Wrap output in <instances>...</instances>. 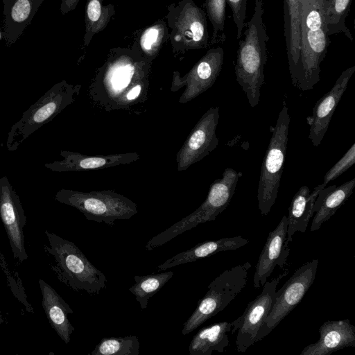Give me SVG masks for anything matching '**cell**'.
<instances>
[{
	"mask_svg": "<svg viewBox=\"0 0 355 355\" xmlns=\"http://www.w3.org/2000/svg\"><path fill=\"white\" fill-rule=\"evenodd\" d=\"M354 71L355 66L343 71L333 87L315 103L312 115L306 117V122L310 127L309 138L315 147L321 144L333 114Z\"/></svg>",
	"mask_w": 355,
	"mask_h": 355,
	"instance_id": "2e32d148",
	"label": "cell"
},
{
	"mask_svg": "<svg viewBox=\"0 0 355 355\" xmlns=\"http://www.w3.org/2000/svg\"><path fill=\"white\" fill-rule=\"evenodd\" d=\"M3 318H2V315H1V309H0V325L1 324V323L3 322Z\"/></svg>",
	"mask_w": 355,
	"mask_h": 355,
	"instance_id": "8d00e7d4",
	"label": "cell"
},
{
	"mask_svg": "<svg viewBox=\"0 0 355 355\" xmlns=\"http://www.w3.org/2000/svg\"><path fill=\"white\" fill-rule=\"evenodd\" d=\"M352 0H324V16L329 35L342 33L351 42L352 35L345 24Z\"/></svg>",
	"mask_w": 355,
	"mask_h": 355,
	"instance_id": "f546056e",
	"label": "cell"
},
{
	"mask_svg": "<svg viewBox=\"0 0 355 355\" xmlns=\"http://www.w3.org/2000/svg\"><path fill=\"white\" fill-rule=\"evenodd\" d=\"M61 160L44 164V167L54 172L98 170L131 164L140 157L137 152L114 153L106 155H87L78 152L61 150Z\"/></svg>",
	"mask_w": 355,
	"mask_h": 355,
	"instance_id": "ac0fdd59",
	"label": "cell"
},
{
	"mask_svg": "<svg viewBox=\"0 0 355 355\" xmlns=\"http://www.w3.org/2000/svg\"><path fill=\"white\" fill-rule=\"evenodd\" d=\"M287 225V216H284L268 234L255 267L253 284L256 289L264 285L277 266L284 268L287 261L290 251L286 240Z\"/></svg>",
	"mask_w": 355,
	"mask_h": 355,
	"instance_id": "e0dca14e",
	"label": "cell"
},
{
	"mask_svg": "<svg viewBox=\"0 0 355 355\" xmlns=\"http://www.w3.org/2000/svg\"><path fill=\"white\" fill-rule=\"evenodd\" d=\"M232 322H218L199 330L193 337L189 347L190 355H211L215 351L223 352L229 345L228 334Z\"/></svg>",
	"mask_w": 355,
	"mask_h": 355,
	"instance_id": "484cf974",
	"label": "cell"
},
{
	"mask_svg": "<svg viewBox=\"0 0 355 355\" xmlns=\"http://www.w3.org/2000/svg\"><path fill=\"white\" fill-rule=\"evenodd\" d=\"M140 344L135 336L105 337L95 346L91 355H139Z\"/></svg>",
	"mask_w": 355,
	"mask_h": 355,
	"instance_id": "4dcf8cb0",
	"label": "cell"
},
{
	"mask_svg": "<svg viewBox=\"0 0 355 355\" xmlns=\"http://www.w3.org/2000/svg\"><path fill=\"white\" fill-rule=\"evenodd\" d=\"M263 0H255L254 13L247 24L244 37L240 40L236 51V81L251 107H254L259 102L261 87L264 83L263 69L267 62L269 37L263 21Z\"/></svg>",
	"mask_w": 355,
	"mask_h": 355,
	"instance_id": "7a4b0ae2",
	"label": "cell"
},
{
	"mask_svg": "<svg viewBox=\"0 0 355 355\" xmlns=\"http://www.w3.org/2000/svg\"><path fill=\"white\" fill-rule=\"evenodd\" d=\"M2 1L3 3V8H6L8 5L10 0H2Z\"/></svg>",
	"mask_w": 355,
	"mask_h": 355,
	"instance_id": "d590c367",
	"label": "cell"
},
{
	"mask_svg": "<svg viewBox=\"0 0 355 355\" xmlns=\"http://www.w3.org/2000/svg\"><path fill=\"white\" fill-rule=\"evenodd\" d=\"M205 8L212 27L211 44L225 39L224 35L226 0H205Z\"/></svg>",
	"mask_w": 355,
	"mask_h": 355,
	"instance_id": "1f68e13d",
	"label": "cell"
},
{
	"mask_svg": "<svg viewBox=\"0 0 355 355\" xmlns=\"http://www.w3.org/2000/svg\"><path fill=\"white\" fill-rule=\"evenodd\" d=\"M173 271H166L144 276L135 275V284L129 291L135 296L141 309H146L148 300L156 294L171 279Z\"/></svg>",
	"mask_w": 355,
	"mask_h": 355,
	"instance_id": "f1b7e54d",
	"label": "cell"
},
{
	"mask_svg": "<svg viewBox=\"0 0 355 355\" xmlns=\"http://www.w3.org/2000/svg\"><path fill=\"white\" fill-rule=\"evenodd\" d=\"M152 63L137 44L110 49L89 86L92 103L106 112H131L144 104L148 99Z\"/></svg>",
	"mask_w": 355,
	"mask_h": 355,
	"instance_id": "6da1fadb",
	"label": "cell"
},
{
	"mask_svg": "<svg viewBox=\"0 0 355 355\" xmlns=\"http://www.w3.org/2000/svg\"><path fill=\"white\" fill-rule=\"evenodd\" d=\"M42 295V305L46 318L59 337L68 344L75 330L68 314L73 311L55 290L42 279L38 281Z\"/></svg>",
	"mask_w": 355,
	"mask_h": 355,
	"instance_id": "ffe728a7",
	"label": "cell"
},
{
	"mask_svg": "<svg viewBox=\"0 0 355 355\" xmlns=\"http://www.w3.org/2000/svg\"><path fill=\"white\" fill-rule=\"evenodd\" d=\"M291 117L284 101L262 162L257 190L259 209L266 216L275 202L279 191L288 141Z\"/></svg>",
	"mask_w": 355,
	"mask_h": 355,
	"instance_id": "ba28073f",
	"label": "cell"
},
{
	"mask_svg": "<svg viewBox=\"0 0 355 355\" xmlns=\"http://www.w3.org/2000/svg\"><path fill=\"white\" fill-rule=\"evenodd\" d=\"M49 245L46 250L54 258L53 269L58 278L71 289L96 295L106 287L105 275L94 266L76 246L60 236L45 231Z\"/></svg>",
	"mask_w": 355,
	"mask_h": 355,
	"instance_id": "277c9868",
	"label": "cell"
},
{
	"mask_svg": "<svg viewBox=\"0 0 355 355\" xmlns=\"http://www.w3.org/2000/svg\"><path fill=\"white\" fill-rule=\"evenodd\" d=\"M219 107H210L198 120L176 155L177 170L183 171L216 148Z\"/></svg>",
	"mask_w": 355,
	"mask_h": 355,
	"instance_id": "5bb4252c",
	"label": "cell"
},
{
	"mask_svg": "<svg viewBox=\"0 0 355 355\" xmlns=\"http://www.w3.org/2000/svg\"><path fill=\"white\" fill-rule=\"evenodd\" d=\"M248 243V241L241 236L206 241L173 256L159 265L157 269L159 271L165 270L178 265L196 261L219 252L236 250Z\"/></svg>",
	"mask_w": 355,
	"mask_h": 355,
	"instance_id": "44dd1931",
	"label": "cell"
},
{
	"mask_svg": "<svg viewBox=\"0 0 355 355\" xmlns=\"http://www.w3.org/2000/svg\"><path fill=\"white\" fill-rule=\"evenodd\" d=\"M223 59V49L217 46L209 49L183 76L173 71L170 90L175 92L185 87L179 103H187L211 87L222 70Z\"/></svg>",
	"mask_w": 355,
	"mask_h": 355,
	"instance_id": "4fadbf2b",
	"label": "cell"
},
{
	"mask_svg": "<svg viewBox=\"0 0 355 355\" xmlns=\"http://www.w3.org/2000/svg\"><path fill=\"white\" fill-rule=\"evenodd\" d=\"M1 37H2V33L0 31V40L1 39Z\"/></svg>",
	"mask_w": 355,
	"mask_h": 355,
	"instance_id": "74e56055",
	"label": "cell"
},
{
	"mask_svg": "<svg viewBox=\"0 0 355 355\" xmlns=\"http://www.w3.org/2000/svg\"><path fill=\"white\" fill-rule=\"evenodd\" d=\"M319 334L318 340L305 347L300 355H330L343 348L355 347V326L348 319L325 321Z\"/></svg>",
	"mask_w": 355,
	"mask_h": 355,
	"instance_id": "d6986e66",
	"label": "cell"
},
{
	"mask_svg": "<svg viewBox=\"0 0 355 355\" xmlns=\"http://www.w3.org/2000/svg\"><path fill=\"white\" fill-rule=\"evenodd\" d=\"M81 87L80 85L69 84L65 80L53 85L12 125L6 141L8 150H16L33 132L73 103Z\"/></svg>",
	"mask_w": 355,
	"mask_h": 355,
	"instance_id": "5b68a950",
	"label": "cell"
},
{
	"mask_svg": "<svg viewBox=\"0 0 355 355\" xmlns=\"http://www.w3.org/2000/svg\"><path fill=\"white\" fill-rule=\"evenodd\" d=\"M355 187V178L340 186L331 185L322 189L318 193L313 205L315 213L310 230H319L350 197Z\"/></svg>",
	"mask_w": 355,
	"mask_h": 355,
	"instance_id": "603a6c76",
	"label": "cell"
},
{
	"mask_svg": "<svg viewBox=\"0 0 355 355\" xmlns=\"http://www.w3.org/2000/svg\"><path fill=\"white\" fill-rule=\"evenodd\" d=\"M232 12L233 21L236 24V39L240 40L245 26L247 0H226Z\"/></svg>",
	"mask_w": 355,
	"mask_h": 355,
	"instance_id": "836d02e7",
	"label": "cell"
},
{
	"mask_svg": "<svg viewBox=\"0 0 355 355\" xmlns=\"http://www.w3.org/2000/svg\"><path fill=\"white\" fill-rule=\"evenodd\" d=\"M167 26L174 53L209 45L207 15L193 0H180L167 6Z\"/></svg>",
	"mask_w": 355,
	"mask_h": 355,
	"instance_id": "30bf717a",
	"label": "cell"
},
{
	"mask_svg": "<svg viewBox=\"0 0 355 355\" xmlns=\"http://www.w3.org/2000/svg\"><path fill=\"white\" fill-rule=\"evenodd\" d=\"M112 4L103 5V0H87L85 7L84 44L89 46L94 35L103 31L114 15Z\"/></svg>",
	"mask_w": 355,
	"mask_h": 355,
	"instance_id": "4316f807",
	"label": "cell"
},
{
	"mask_svg": "<svg viewBox=\"0 0 355 355\" xmlns=\"http://www.w3.org/2000/svg\"><path fill=\"white\" fill-rule=\"evenodd\" d=\"M284 1V35L289 73L295 83L301 47V0Z\"/></svg>",
	"mask_w": 355,
	"mask_h": 355,
	"instance_id": "7402d4cb",
	"label": "cell"
},
{
	"mask_svg": "<svg viewBox=\"0 0 355 355\" xmlns=\"http://www.w3.org/2000/svg\"><path fill=\"white\" fill-rule=\"evenodd\" d=\"M58 202L76 208L86 219L113 226L137 214V205L114 190L89 192L62 189L54 197Z\"/></svg>",
	"mask_w": 355,
	"mask_h": 355,
	"instance_id": "52a82bcc",
	"label": "cell"
},
{
	"mask_svg": "<svg viewBox=\"0 0 355 355\" xmlns=\"http://www.w3.org/2000/svg\"><path fill=\"white\" fill-rule=\"evenodd\" d=\"M318 259H312L297 268L277 291L275 302L259 331L256 342L269 334L302 301L315 278Z\"/></svg>",
	"mask_w": 355,
	"mask_h": 355,
	"instance_id": "8fae6325",
	"label": "cell"
},
{
	"mask_svg": "<svg viewBox=\"0 0 355 355\" xmlns=\"http://www.w3.org/2000/svg\"><path fill=\"white\" fill-rule=\"evenodd\" d=\"M0 218L14 259L24 262L28 259L24 234L26 216L19 197L6 175L0 177Z\"/></svg>",
	"mask_w": 355,
	"mask_h": 355,
	"instance_id": "9a60e30c",
	"label": "cell"
},
{
	"mask_svg": "<svg viewBox=\"0 0 355 355\" xmlns=\"http://www.w3.org/2000/svg\"><path fill=\"white\" fill-rule=\"evenodd\" d=\"M300 3L301 47L293 85L306 92L320 80V64L330 40L324 16V0H301Z\"/></svg>",
	"mask_w": 355,
	"mask_h": 355,
	"instance_id": "3957f363",
	"label": "cell"
},
{
	"mask_svg": "<svg viewBox=\"0 0 355 355\" xmlns=\"http://www.w3.org/2000/svg\"><path fill=\"white\" fill-rule=\"evenodd\" d=\"M355 164V143L345 154L325 173L322 184L325 187Z\"/></svg>",
	"mask_w": 355,
	"mask_h": 355,
	"instance_id": "d6a6232c",
	"label": "cell"
},
{
	"mask_svg": "<svg viewBox=\"0 0 355 355\" xmlns=\"http://www.w3.org/2000/svg\"><path fill=\"white\" fill-rule=\"evenodd\" d=\"M252 265L247 261L225 270L208 286L191 315L183 324L182 334L191 333L211 317L223 311L246 285Z\"/></svg>",
	"mask_w": 355,
	"mask_h": 355,
	"instance_id": "9c48e42d",
	"label": "cell"
},
{
	"mask_svg": "<svg viewBox=\"0 0 355 355\" xmlns=\"http://www.w3.org/2000/svg\"><path fill=\"white\" fill-rule=\"evenodd\" d=\"M80 0H62L60 12L62 15L67 14L76 8Z\"/></svg>",
	"mask_w": 355,
	"mask_h": 355,
	"instance_id": "e575fe53",
	"label": "cell"
},
{
	"mask_svg": "<svg viewBox=\"0 0 355 355\" xmlns=\"http://www.w3.org/2000/svg\"><path fill=\"white\" fill-rule=\"evenodd\" d=\"M167 40H169L167 24L159 19L141 32L137 46L143 55L153 62Z\"/></svg>",
	"mask_w": 355,
	"mask_h": 355,
	"instance_id": "83f0119b",
	"label": "cell"
},
{
	"mask_svg": "<svg viewBox=\"0 0 355 355\" xmlns=\"http://www.w3.org/2000/svg\"><path fill=\"white\" fill-rule=\"evenodd\" d=\"M288 272V269H284L282 273L266 282L261 293L248 304L243 313L232 322L231 334L237 331L236 346L239 352H245L256 343L257 335L275 302L277 285Z\"/></svg>",
	"mask_w": 355,
	"mask_h": 355,
	"instance_id": "7c38bea8",
	"label": "cell"
},
{
	"mask_svg": "<svg viewBox=\"0 0 355 355\" xmlns=\"http://www.w3.org/2000/svg\"><path fill=\"white\" fill-rule=\"evenodd\" d=\"M44 0H10L3 8L4 37L8 46L23 34Z\"/></svg>",
	"mask_w": 355,
	"mask_h": 355,
	"instance_id": "cb8c5ba5",
	"label": "cell"
},
{
	"mask_svg": "<svg viewBox=\"0 0 355 355\" xmlns=\"http://www.w3.org/2000/svg\"><path fill=\"white\" fill-rule=\"evenodd\" d=\"M325 187L319 184L312 191L304 185L300 188L293 196L287 216V233L286 240L288 242L293 241V236L296 232L304 233L308 224L313 216L314 202L319 192Z\"/></svg>",
	"mask_w": 355,
	"mask_h": 355,
	"instance_id": "d4e9b609",
	"label": "cell"
},
{
	"mask_svg": "<svg viewBox=\"0 0 355 355\" xmlns=\"http://www.w3.org/2000/svg\"><path fill=\"white\" fill-rule=\"evenodd\" d=\"M241 175V172L230 168H225L222 178L211 183L207 196L200 206L189 215L150 239L146 244V249L148 251L153 250L200 223L214 220L230 205Z\"/></svg>",
	"mask_w": 355,
	"mask_h": 355,
	"instance_id": "8992f818",
	"label": "cell"
}]
</instances>
